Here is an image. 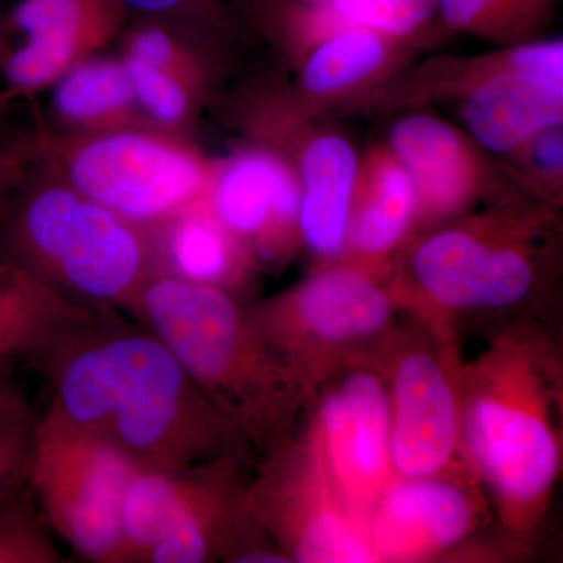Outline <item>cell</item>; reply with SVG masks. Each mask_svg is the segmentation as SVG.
Wrapping results in <instances>:
<instances>
[{"label":"cell","mask_w":563,"mask_h":563,"mask_svg":"<svg viewBox=\"0 0 563 563\" xmlns=\"http://www.w3.org/2000/svg\"><path fill=\"white\" fill-rule=\"evenodd\" d=\"M395 41L379 33L351 29L313 46L301 73L302 90L332 99L361 90L390 65Z\"/></svg>","instance_id":"obj_22"},{"label":"cell","mask_w":563,"mask_h":563,"mask_svg":"<svg viewBox=\"0 0 563 563\" xmlns=\"http://www.w3.org/2000/svg\"><path fill=\"white\" fill-rule=\"evenodd\" d=\"M14 166H16V162L13 161V157L0 154V221L10 206L7 192L13 188Z\"/></svg>","instance_id":"obj_32"},{"label":"cell","mask_w":563,"mask_h":563,"mask_svg":"<svg viewBox=\"0 0 563 563\" xmlns=\"http://www.w3.org/2000/svg\"><path fill=\"white\" fill-rule=\"evenodd\" d=\"M136 472L109 444L55 415L35 421L29 488L47 526L85 561L133 563L122 507Z\"/></svg>","instance_id":"obj_8"},{"label":"cell","mask_w":563,"mask_h":563,"mask_svg":"<svg viewBox=\"0 0 563 563\" xmlns=\"http://www.w3.org/2000/svg\"><path fill=\"white\" fill-rule=\"evenodd\" d=\"M357 174V154L343 136L324 133L303 146L299 232L321 266L342 262Z\"/></svg>","instance_id":"obj_19"},{"label":"cell","mask_w":563,"mask_h":563,"mask_svg":"<svg viewBox=\"0 0 563 563\" xmlns=\"http://www.w3.org/2000/svg\"><path fill=\"white\" fill-rule=\"evenodd\" d=\"M132 313L242 433L255 459L296 432L309 395L263 339L242 299L220 288L155 276Z\"/></svg>","instance_id":"obj_3"},{"label":"cell","mask_w":563,"mask_h":563,"mask_svg":"<svg viewBox=\"0 0 563 563\" xmlns=\"http://www.w3.org/2000/svg\"><path fill=\"white\" fill-rule=\"evenodd\" d=\"M335 33L363 29L406 40L439 14V0H314Z\"/></svg>","instance_id":"obj_25"},{"label":"cell","mask_w":563,"mask_h":563,"mask_svg":"<svg viewBox=\"0 0 563 563\" xmlns=\"http://www.w3.org/2000/svg\"><path fill=\"white\" fill-rule=\"evenodd\" d=\"M125 73L131 81L133 98L151 117L162 122H177L187 114L188 96L169 70L155 68L128 57Z\"/></svg>","instance_id":"obj_27"},{"label":"cell","mask_w":563,"mask_h":563,"mask_svg":"<svg viewBox=\"0 0 563 563\" xmlns=\"http://www.w3.org/2000/svg\"><path fill=\"white\" fill-rule=\"evenodd\" d=\"M461 85L463 120L487 151L512 154L537 132L562 124L563 87L515 68L507 52L473 66Z\"/></svg>","instance_id":"obj_16"},{"label":"cell","mask_w":563,"mask_h":563,"mask_svg":"<svg viewBox=\"0 0 563 563\" xmlns=\"http://www.w3.org/2000/svg\"><path fill=\"white\" fill-rule=\"evenodd\" d=\"M376 355L390 396L393 474L468 472L461 455L457 335L410 314L409 324L396 325Z\"/></svg>","instance_id":"obj_9"},{"label":"cell","mask_w":563,"mask_h":563,"mask_svg":"<svg viewBox=\"0 0 563 563\" xmlns=\"http://www.w3.org/2000/svg\"><path fill=\"white\" fill-rule=\"evenodd\" d=\"M155 276L220 288L239 298L257 266L211 210L209 199L192 203L157 225Z\"/></svg>","instance_id":"obj_20"},{"label":"cell","mask_w":563,"mask_h":563,"mask_svg":"<svg viewBox=\"0 0 563 563\" xmlns=\"http://www.w3.org/2000/svg\"><path fill=\"white\" fill-rule=\"evenodd\" d=\"M562 124H554L537 132L512 154L520 152L521 163L533 177L550 179L555 185L562 177Z\"/></svg>","instance_id":"obj_29"},{"label":"cell","mask_w":563,"mask_h":563,"mask_svg":"<svg viewBox=\"0 0 563 563\" xmlns=\"http://www.w3.org/2000/svg\"><path fill=\"white\" fill-rule=\"evenodd\" d=\"M35 421L31 412L0 428V499L27 484Z\"/></svg>","instance_id":"obj_28"},{"label":"cell","mask_w":563,"mask_h":563,"mask_svg":"<svg viewBox=\"0 0 563 563\" xmlns=\"http://www.w3.org/2000/svg\"><path fill=\"white\" fill-rule=\"evenodd\" d=\"M10 366H0V428L7 422L16 420L22 415L31 413V407L20 390L10 383Z\"/></svg>","instance_id":"obj_31"},{"label":"cell","mask_w":563,"mask_h":563,"mask_svg":"<svg viewBox=\"0 0 563 563\" xmlns=\"http://www.w3.org/2000/svg\"><path fill=\"white\" fill-rule=\"evenodd\" d=\"M0 255L21 263L76 301L135 309L155 277L147 229L91 201L74 187H44L9 206Z\"/></svg>","instance_id":"obj_5"},{"label":"cell","mask_w":563,"mask_h":563,"mask_svg":"<svg viewBox=\"0 0 563 563\" xmlns=\"http://www.w3.org/2000/svg\"><path fill=\"white\" fill-rule=\"evenodd\" d=\"M70 187L141 228L154 229L207 198L213 172L179 144L113 132L81 144L69 161Z\"/></svg>","instance_id":"obj_12"},{"label":"cell","mask_w":563,"mask_h":563,"mask_svg":"<svg viewBox=\"0 0 563 563\" xmlns=\"http://www.w3.org/2000/svg\"><path fill=\"white\" fill-rule=\"evenodd\" d=\"M504 210L457 218L410 246L388 287L402 310L457 335L470 314L537 320L544 287V220Z\"/></svg>","instance_id":"obj_4"},{"label":"cell","mask_w":563,"mask_h":563,"mask_svg":"<svg viewBox=\"0 0 563 563\" xmlns=\"http://www.w3.org/2000/svg\"><path fill=\"white\" fill-rule=\"evenodd\" d=\"M129 57L173 73L172 66L176 54H174L173 41L165 33L152 29L135 36Z\"/></svg>","instance_id":"obj_30"},{"label":"cell","mask_w":563,"mask_h":563,"mask_svg":"<svg viewBox=\"0 0 563 563\" xmlns=\"http://www.w3.org/2000/svg\"><path fill=\"white\" fill-rule=\"evenodd\" d=\"M207 199L255 266L287 261L301 244V185L279 155L261 150L235 155L213 173Z\"/></svg>","instance_id":"obj_14"},{"label":"cell","mask_w":563,"mask_h":563,"mask_svg":"<svg viewBox=\"0 0 563 563\" xmlns=\"http://www.w3.org/2000/svg\"><path fill=\"white\" fill-rule=\"evenodd\" d=\"M562 357L536 320L501 324L462 362L461 455L521 544L542 523L562 472Z\"/></svg>","instance_id":"obj_2"},{"label":"cell","mask_w":563,"mask_h":563,"mask_svg":"<svg viewBox=\"0 0 563 563\" xmlns=\"http://www.w3.org/2000/svg\"><path fill=\"white\" fill-rule=\"evenodd\" d=\"M122 2L141 11H165L174 9L185 0H122Z\"/></svg>","instance_id":"obj_33"},{"label":"cell","mask_w":563,"mask_h":563,"mask_svg":"<svg viewBox=\"0 0 563 563\" xmlns=\"http://www.w3.org/2000/svg\"><path fill=\"white\" fill-rule=\"evenodd\" d=\"M417 225L412 177L390 147H374L358 165L342 262L385 282Z\"/></svg>","instance_id":"obj_18"},{"label":"cell","mask_w":563,"mask_h":563,"mask_svg":"<svg viewBox=\"0 0 563 563\" xmlns=\"http://www.w3.org/2000/svg\"><path fill=\"white\" fill-rule=\"evenodd\" d=\"M113 317L63 295L38 274L0 255V366H46L81 333Z\"/></svg>","instance_id":"obj_17"},{"label":"cell","mask_w":563,"mask_h":563,"mask_svg":"<svg viewBox=\"0 0 563 563\" xmlns=\"http://www.w3.org/2000/svg\"><path fill=\"white\" fill-rule=\"evenodd\" d=\"M251 468L224 455L181 472L133 474L122 507L133 563H242L265 536L247 507Z\"/></svg>","instance_id":"obj_6"},{"label":"cell","mask_w":563,"mask_h":563,"mask_svg":"<svg viewBox=\"0 0 563 563\" xmlns=\"http://www.w3.org/2000/svg\"><path fill=\"white\" fill-rule=\"evenodd\" d=\"M31 488L0 499V563H63Z\"/></svg>","instance_id":"obj_26"},{"label":"cell","mask_w":563,"mask_h":563,"mask_svg":"<svg viewBox=\"0 0 563 563\" xmlns=\"http://www.w3.org/2000/svg\"><path fill=\"white\" fill-rule=\"evenodd\" d=\"M352 514L369 512L390 483V396L376 352L343 363L307 402L298 426Z\"/></svg>","instance_id":"obj_11"},{"label":"cell","mask_w":563,"mask_h":563,"mask_svg":"<svg viewBox=\"0 0 563 563\" xmlns=\"http://www.w3.org/2000/svg\"><path fill=\"white\" fill-rule=\"evenodd\" d=\"M135 103L124 63L96 60L63 74L55 107L66 120L99 122L121 117Z\"/></svg>","instance_id":"obj_23"},{"label":"cell","mask_w":563,"mask_h":563,"mask_svg":"<svg viewBox=\"0 0 563 563\" xmlns=\"http://www.w3.org/2000/svg\"><path fill=\"white\" fill-rule=\"evenodd\" d=\"M468 472L393 476L368 517L373 561L431 562L457 550L488 514Z\"/></svg>","instance_id":"obj_13"},{"label":"cell","mask_w":563,"mask_h":563,"mask_svg":"<svg viewBox=\"0 0 563 563\" xmlns=\"http://www.w3.org/2000/svg\"><path fill=\"white\" fill-rule=\"evenodd\" d=\"M401 310L388 284L343 262L247 306L255 328L296 373L309 399L343 363L374 354L399 324Z\"/></svg>","instance_id":"obj_7"},{"label":"cell","mask_w":563,"mask_h":563,"mask_svg":"<svg viewBox=\"0 0 563 563\" xmlns=\"http://www.w3.org/2000/svg\"><path fill=\"white\" fill-rule=\"evenodd\" d=\"M388 147L417 188V229L431 231L465 217L483 198L487 184L483 157L450 122L432 114H410L396 122Z\"/></svg>","instance_id":"obj_15"},{"label":"cell","mask_w":563,"mask_h":563,"mask_svg":"<svg viewBox=\"0 0 563 563\" xmlns=\"http://www.w3.org/2000/svg\"><path fill=\"white\" fill-rule=\"evenodd\" d=\"M251 470L252 520L290 563L374 562L368 523L347 509L299 429Z\"/></svg>","instance_id":"obj_10"},{"label":"cell","mask_w":563,"mask_h":563,"mask_svg":"<svg viewBox=\"0 0 563 563\" xmlns=\"http://www.w3.org/2000/svg\"><path fill=\"white\" fill-rule=\"evenodd\" d=\"M551 2L553 0H439V14L444 24L455 31L517 43L543 24Z\"/></svg>","instance_id":"obj_24"},{"label":"cell","mask_w":563,"mask_h":563,"mask_svg":"<svg viewBox=\"0 0 563 563\" xmlns=\"http://www.w3.org/2000/svg\"><path fill=\"white\" fill-rule=\"evenodd\" d=\"M47 412L109 444L139 472L174 473L211 459L254 465L250 444L154 335L110 317L44 366Z\"/></svg>","instance_id":"obj_1"},{"label":"cell","mask_w":563,"mask_h":563,"mask_svg":"<svg viewBox=\"0 0 563 563\" xmlns=\"http://www.w3.org/2000/svg\"><path fill=\"white\" fill-rule=\"evenodd\" d=\"M14 21L25 43L7 60L10 84L18 90H33L63 76L85 38L79 0H24Z\"/></svg>","instance_id":"obj_21"}]
</instances>
